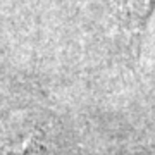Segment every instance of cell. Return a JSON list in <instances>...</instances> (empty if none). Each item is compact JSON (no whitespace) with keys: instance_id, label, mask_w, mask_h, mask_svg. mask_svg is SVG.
<instances>
[{"instance_id":"cell-1","label":"cell","mask_w":155,"mask_h":155,"mask_svg":"<svg viewBox=\"0 0 155 155\" xmlns=\"http://www.w3.org/2000/svg\"><path fill=\"white\" fill-rule=\"evenodd\" d=\"M155 12V0H119V31L126 54L138 61L148 22Z\"/></svg>"},{"instance_id":"cell-2","label":"cell","mask_w":155,"mask_h":155,"mask_svg":"<svg viewBox=\"0 0 155 155\" xmlns=\"http://www.w3.org/2000/svg\"><path fill=\"white\" fill-rule=\"evenodd\" d=\"M5 155H47V150L43 148V143L36 136H26L19 145L11 148Z\"/></svg>"}]
</instances>
